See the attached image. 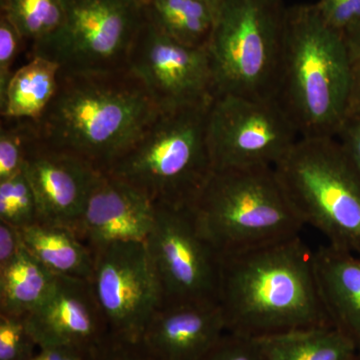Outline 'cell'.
I'll list each match as a JSON object with an SVG mask.
<instances>
[{
    "label": "cell",
    "instance_id": "obj_1",
    "mask_svg": "<svg viewBox=\"0 0 360 360\" xmlns=\"http://www.w3.org/2000/svg\"><path fill=\"white\" fill-rule=\"evenodd\" d=\"M314 255L297 236L221 255L217 302L227 333L258 338L333 326L319 295Z\"/></svg>",
    "mask_w": 360,
    "mask_h": 360
},
{
    "label": "cell",
    "instance_id": "obj_2",
    "mask_svg": "<svg viewBox=\"0 0 360 360\" xmlns=\"http://www.w3.org/2000/svg\"><path fill=\"white\" fill-rule=\"evenodd\" d=\"M129 70L66 73L37 122L45 143L82 158L101 172L131 146L160 115Z\"/></svg>",
    "mask_w": 360,
    "mask_h": 360
},
{
    "label": "cell",
    "instance_id": "obj_3",
    "mask_svg": "<svg viewBox=\"0 0 360 360\" xmlns=\"http://www.w3.org/2000/svg\"><path fill=\"white\" fill-rule=\"evenodd\" d=\"M354 59L347 39L314 4L288 6L272 98L302 137L335 136L352 106Z\"/></svg>",
    "mask_w": 360,
    "mask_h": 360
},
{
    "label": "cell",
    "instance_id": "obj_4",
    "mask_svg": "<svg viewBox=\"0 0 360 360\" xmlns=\"http://www.w3.org/2000/svg\"><path fill=\"white\" fill-rule=\"evenodd\" d=\"M188 207L220 257L295 238L304 227L274 167L212 170Z\"/></svg>",
    "mask_w": 360,
    "mask_h": 360
},
{
    "label": "cell",
    "instance_id": "obj_5",
    "mask_svg": "<svg viewBox=\"0 0 360 360\" xmlns=\"http://www.w3.org/2000/svg\"><path fill=\"white\" fill-rule=\"evenodd\" d=\"M212 103L160 111L104 172L156 205L188 206L213 170L206 132Z\"/></svg>",
    "mask_w": 360,
    "mask_h": 360
},
{
    "label": "cell",
    "instance_id": "obj_6",
    "mask_svg": "<svg viewBox=\"0 0 360 360\" xmlns=\"http://www.w3.org/2000/svg\"><path fill=\"white\" fill-rule=\"evenodd\" d=\"M274 169L303 224L360 255V174L335 136L300 137Z\"/></svg>",
    "mask_w": 360,
    "mask_h": 360
},
{
    "label": "cell",
    "instance_id": "obj_7",
    "mask_svg": "<svg viewBox=\"0 0 360 360\" xmlns=\"http://www.w3.org/2000/svg\"><path fill=\"white\" fill-rule=\"evenodd\" d=\"M288 6L283 0H224L208 44L217 96L272 98Z\"/></svg>",
    "mask_w": 360,
    "mask_h": 360
},
{
    "label": "cell",
    "instance_id": "obj_8",
    "mask_svg": "<svg viewBox=\"0 0 360 360\" xmlns=\"http://www.w3.org/2000/svg\"><path fill=\"white\" fill-rule=\"evenodd\" d=\"M65 20L51 39L30 51L66 73L127 70L130 51L146 21L136 0H63Z\"/></svg>",
    "mask_w": 360,
    "mask_h": 360
},
{
    "label": "cell",
    "instance_id": "obj_9",
    "mask_svg": "<svg viewBox=\"0 0 360 360\" xmlns=\"http://www.w3.org/2000/svg\"><path fill=\"white\" fill-rule=\"evenodd\" d=\"M213 170L276 167L300 139L274 98L217 96L207 115Z\"/></svg>",
    "mask_w": 360,
    "mask_h": 360
},
{
    "label": "cell",
    "instance_id": "obj_10",
    "mask_svg": "<svg viewBox=\"0 0 360 360\" xmlns=\"http://www.w3.org/2000/svg\"><path fill=\"white\" fill-rule=\"evenodd\" d=\"M163 304L217 302L220 255L202 236L188 206L156 205L144 241Z\"/></svg>",
    "mask_w": 360,
    "mask_h": 360
},
{
    "label": "cell",
    "instance_id": "obj_11",
    "mask_svg": "<svg viewBox=\"0 0 360 360\" xmlns=\"http://www.w3.org/2000/svg\"><path fill=\"white\" fill-rule=\"evenodd\" d=\"M90 284L110 335L141 340L163 303L146 243H115L94 252Z\"/></svg>",
    "mask_w": 360,
    "mask_h": 360
},
{
    "label": "cell",
    "instance_id": "obj_12",
    "mask_svg": "<svg viewBox=\"0 0 360 360\" xmlns=\"http://www.w3.org/2000/svg\"><path fill=\"white\" fill-rule=\"evenodd\" d=\"M127 70L160 111L205 105L217 96L208 49L170 39L146 18L130 51Z\"/></svg>",
    "mask_w": 360,
    "mask_h": 360
},
{
    "label": "cell",
    "instance_id": "obj_13",
    "mask_svg": "<svg viewBox=\"0 0 360 360\" xmlns=\"http://www.w3.org/2000/svg\"><path fill=\"white\" fill-rule=\"evenodd\" d=\"M23 172L37 200L39 222L77 231L101 170L78 156L37 139L26 153Z\"/></svg>",
    "mask_w": 360,
    "mask_h": 360
},
{
    "label": "cell",
    "instance_id": "obj_14",
    "mask_svg": "<svg viewBox=\"0 0 360 360\" xmlns=\"http://www.w3.org/2000/svg\"><path fill=\"white\" fill-rule=\"evenodd\" d=\"M156 203L139 189L101 172L75 232L92 252L122 243H144L155 219Z\"/></svg>",
    "mask_w": 360,
    "mask_h": 360
},
{
    "label": "cell",
    "instance_id": "obj_15",
    "mask_svg": "<svg viewBox=\"0 0 360 360\" xmlns=\"http://www.w3.org/2000/svg\"><path fill=\"white\" fill-rule=\"evenodd\" d=\"M39 348L98 347L110 338L90 281L58 276L51 295L25 316Z\"/></svg>",
    "mask_w": 360,
    "mask_h": 360
},
{
    "label": "cell",
    "instance_id": "obj_16",
    "mask_svg": "<svg viewBox=\"0 0 360 360\" xmlns=\"http://www.w3.org/2000/svg\"><path fill=\"white\" fill-rule=\"evenodd\" d=\"M225 333L219 302L163 304L141 341L158 360H198Z\"/></svg>",
    "mask_w": 360,
    "mask_h": 360
},
{
    "label": "cell",
    "instance_id": "obj_17",
    "mask_svg": "<svg viewBox=\"0 0 360 360\" xmlns=\"http://www.w3.org/2000/svg\"><path fill=\"white\" fill-rule=\"evenodd\" d=\"M314 271L331 326L360 350V255L328 245L314 251Z\"/></svg>",
    "mask_w": 360,
    "mask_h": 360
},
{
    "label": "cell",
    "instance_id": "obj_18",
    "mask_svg": "<svg viewBox=\"0 0 360 360\" xmlns=\"http://www.w3.org/2000/svg\"><path fill=\"white\" fill-rule=\"evenodd\" d=\"M26 250L58 276L90 281L94 253L72 229L37 222L20 229Z\"/></svg>",
    "mask_w": 360,
    "mask_h": 360
},
{
    "label": "cell",
    "instance_id": "obj_19",
    "mask_svg": "<svg viewBox=\"0 0 360 360\" xmlns=\"http://www.w3.org/2000/svg\"><path fill=\"white\" fill-rule=\"evenodd\" d=\"M60 71L51 59L30 56L27 63L14 71L0 99L1 117L39 122L58 92Z\"/></svg>",
    "mask_w": 360,
    "mask_h": 360
},
{
    "label": "cell",
    "instance_id": "obj_20",
    "mask_svg": "<svg viewBox=\"0 0 360 360\" xmlns=\"http://www.w3.org/2000/svg\"><path fill=\"white\" fill-rule=\"evenodd\" d=\"M264 360H354L356 345L333 326L258 338Z\"/></svg>",
    "mask_w": 360,
    "mask_h": 360
},
{
    "label": "cell",
    "instance_id": "obj_21",
    "mask_svg": "<svg viewBox=\"0 0 360 360\" xmlns=\"http://www.w3.org/2000/svg\"><path fill=\"white\" fill-rule=\"evenodd\" d=\"M56 278L23 248L11 264L0 269V314L25 317L51 295Z\"/></svg>",
    "mask_w": 360,
    "mask_h": 360
},
{
    "label": "cell",
    "instance_id": "obj_22",
    "mask_svg": "<svg viewBox=\"0 0 360 360\" xmlns=\"http://www.w3.org/2000/svg\"><path fill=\"white\" fill-rule=\"evenodd\" d=\"M146 20L180 44L207 49L217 20V9L206 0H148Z\"/></svg>",
    "mask_w": 360,
    "mask_h": 360
},
{
    "label": "cell",
    "instance_id": "obj_23",
    "mask_svg": "<svg viewBox=\"0 0 360 360\" xmlns=\"http://www.w3.org/2000/svg\"><path fill=\"white\" fill-rule=\"evenodd\" d=\"M1 14L33 47L51 39L65 20L63 0H0Z\"/></svg>",
    "mask_w": 360,
    "mask_h": 360
},
{
    "label": "cell",
    "instance_id": "obj_24",
    "mask_svg": "<svg viewBox=\"0 0 360 360\" xmlns=\"http://www.w3.org/2000/svg\"><path fill=\"white\" fill-rule=\"evenodd\" d=\"M37 134V122L1 117L0 181L23 172L26 153Z\"/></svg>",
    "mask_w": 360,
    "mask_h": 360
},
{
    "label": "cell",
    "instance_id": "obj_25",
    "mask_svg": "<svg viewBox=\"0 0 360 360\" xmlns=\"http://www.w3.org/2000/svg\"><path fill=\"white\" fill-rule=\"evenodd\" d=\"M0 221L20 229L39 222L37 200L25 172L0 181Z\"/></svg>",
    "mask_w": 360,
    "mask_h": 360
},
{
    "label": "cell",
    "instance_id": "obj_26",
    "mask_svg": "<svg viewBox=\"0 0 360 360\" xmlns=\"http://www.w3.org/2000/svg\"><path fill=\"white\" fill-rule=\"evenodd\" d=\"M39 349L25 316L0 314V360H30Z\"/></svg>",
    "mask_w": 360,
    "mask_h": 360
},
{
    "label": "cell",
    "instance_id": "obj_27",
    "mask_svg": "<svg viewBox=\"0 0 360 360\" xmlns=\"http://www.w3.org/2000/svg\"><path fill=\"white\" fill-rule=\"evenodd\" d=\"M198 360H264L257 338L225 333Z\"/></svg>",
    "mask_w": 360,
    "mask_h": 360
},
{
    "label": "cell",
    "instance_id": "obj_28",
    "mask_svg": "<svg viewBox=\"0 0 360 360\" xmlns=\"http://www.w3.org/2000/svg\"><path fill=\"white\" fill-rule=\"evenodd\" d=\"M314 6L324 22L345 37L360 25V0H319Z\"/></svg>",
    "mask_w": 360,
    "mask_h": 360
},
{
    "label": "cell",
    "instance_id": "obj_29",
    "mask_svg": "<svg viewBox=\"0 0 360 360\" xmlns=\"http://www.w3.org/2000/svg\"><path fill=\"white\" fill-rule=\"evenodd\" d=\"M25 39L6 15L0 16V99L13 77V65Z\"/></svg>",
    "mask_w": 360,
    "mask_h": 360
},
{
    "label": "cell",
    "instance_id": "obj_30",
    "mask_svg": "<svg viewBox=\"0 0 360 360\" xmlns=\"http://www.w3.org/2000/svg\"><path fill=\"white\" fill-rule=\"evenodd\" d=\"M96 360H158L141 340L130 341L110 335L98 348Z\"/></svg>",
    "mask_w": 360,
    "mask_h": 360
},
{
    "label": "cell",
    "instance_id": "obj_31",
    "mask_svg": "<svg viewBox=\"0 0 360 360\" xmlns=\"http://www.w3.org/2000/svg\"><path fill=\"white\" fill-rule=\"evenodd\" d=\"M360 174V113L349 112L335 135Z\"/></svg>",
    "mask_w": 360,
    "mask_h": 360
},
{
    "label": "cell",
    "instance_id": "obj_32",
    "mask_svg": "<svg viewBox=\"0 0 360 360\" xmlns=\"http://www.w3.org/2000/svg\"><path fill=\"white\" fill-rule=\"evenodd\" d=\"M98 347L56 345L39 348L30 360H96Z\"/></svg>",
    "mask_w": 360,
    "mask_h": 360
},
{
    "label": "cell",
    "instance_id": "obj_33",
    "mask_svg": "<svg viewBox=\"0 0 360 360\" xmlns=\"http://www.w3.org/2000/svg\"><path fill=\"white\" fill-rule=\"evenodd\" d=\"M23 248L20 229L0 221V269L11 264Z\"/></svg>",
    "mask_w": 360,
    "mask_h": 360
},
{
    "label": "cell",
    "instance_id": "obj_34",
    "mask_svg": "<svg viewBox=\"0 0 360 360\" xmlns=\"http://www.w3.org/2000/svg\"><path fill=\"white\" fill-rule=\"evenodd\" d=\"M349 112L360 113V60H354V84Z\"/></svg>",
    "mask_w": 360,
    "mask_h": 360
},
{
    "label": "cell",
    "instance_id": "obj_35",
    "mask_svg": "<svg viewBox=\"0 0 360 360\" xmlns=\"http://www.w3.org/2000/svg\"><path fill=\"white\" fill-rule=\"evenodd\" d=\"M348 49L354 60H360V25L355 28L354 32L349 33L347 37Z\"/></svg>",
    "mask_w": 360,
    "mask_h": 360
},
{
    "label": "cell",
    "instance_id": "obj_36",
    "mask_svg": "<svg viewBox=\"0 0 360 360\" xmlns=\"http://www.w3.org/2000/svg\"><path fill=\"white\" fill-rule=\"evenodd\" d=\"M206 1L210 2V4H212V6L214 7V8L217 9V8H219L220 4H221V2L224 1V0H206Z\"/></svg>",
    "mask_w": 360,
    "mask_h": 360
},
{
    "label": "cell",
    "instance_id": "obj_37",
    "mask_svg": "<svg viewBox=\"0 0 360 360\" xmlns=\"http://www.w3.org/2000/svg\"><path fill=\"white\" fill-rule=\"evenodd\" d=\"M137 2H139V4H142V6H144V4L148 2V0H136Z\"/></svg>",
    "mask_w": 360,
    "mask_h": 360
},
{
    "label": "cell",
    "instance_id": "obj_38",
    "mask_svg": "<svg viewBox=\"0 0 360 360\" xmlns=\"http://www.w3.org/2000/svg\"><path fill=\"white\" fill-rule=\"evenodd\" d=\"M354 360H360V350L357 352V354L355 355Z\"/></svg>",
    "mask_w": 360,
    "mask_h": 360
}]
</instances>
